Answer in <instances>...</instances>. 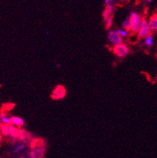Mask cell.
I'll return each instance as SVG.
<instances>
[{
	"label": "cell",
	"mask_w": 157,
	"mask_h": 158,
	"mask_svg": "<svg viewBox=\"0 0 157 158\" xmlns=\"http://www.w3.org/2000/svg\"><path fill=\"white\" fill-rule=\"evenodd\" d=\"M123 28L126 29L127 31H130V28H131V21H130V18L127 17L124 21H123Z\"/></svg>",
	"instance_id": "12"
},
{
	"label": "cell",
	"mask_w": 157,
	"mask_h": 158,
	"mask_svg": "<svg viewBox=\"0 0 157 158\" xmlns=\"http://www.w3.org/2000/svg\"><path fill=\"white\" fill-rule=\"evenodd\" d=\"M117 31H118V33H119V35L123 37V38L128 36V31L126 29H125V28H118V29H117Z\"/></svg>",
	"instance_id": "15"
},
{
	"label": "cell",
	"mask_w": 157,
	"mask_h": 158,
	"mask_svg": "<svg viewBox=\"0 0 157 158\" xmlns=\"http://www.w3.org/2000/svg\"><path fill=\"white\" fill-rule=\"evenodd\" d=\"M147 1H148V2H152V0H147Z\"/></svg>",
	"instance_id": "17"
},
{
	"label": "cell",
	"mask_w": 157,
	"mask_h": 158,
	"mask_svg": "<svg viewBox=\"0 0 157 158\" xmlns=\"http://www.w3.org/2000/svg\"><path fill=\"white\" fill-rule=\"evenodd\" d=\"M2 133L5 136H10L11 138L18 137L19 131L17 130L15 126L12 124H9V125H5L2 127Z\"/></svg>",
	"instance_id": "5"
},
{
	"label": "cell",
	"mask_w": 157,
	"mask_h": 158,
	"mask_svg": "<svg viewBox=\"0 0 157 158\" xmlns=\"http://www.w3.org/2000/svg\"><path fill=\"white\" fill-rule=\"evenodd\" d=\"M149 25L151 31H157V14L152 16V18L149 20Z\"/></svg>",
	"instance_id": "10"
},
{
	"label": "cell",
	"mask_w": 157,
	"mask_h": 158,
	"mask_svg": "<svg viewBox=\"0 0 157 158\" xmlns=\"http://www.w3.org/2000/svg\"><path fill=\"white\" fill-rule=\"evenodd\" d=\"M153 36L150 34L145 38V44L148 47H152L153 46Z\"/></svg>",
	"instance_id": "14"
},
{
	"label": "cell",
	"mask_w": 157,
	"mask_h": 158,
	"mask_svg": "<svg viewBox=\"0 0 157 158\" xmlns=\"http://www.w3.org/2000/svg\"><path fill=\"white\" fill-rule=\"evenodd\" d=\"M150 34L151 29L149 25V22H147L146 20H142L140 28L138 30V35L140 38H145Z\"/></svg>",
	"instance_id": "6"
},
{
	"label": "cell",
	"mask_w": 157,
	"mask_h": 158,
	"mask_svg": "<svg viewBox=\"0 0 157 158\" xmlns=\"http://www.w3.org/2000/svg\"><path fill=\"white\" fill-rule=\"evenodd\" d=\"M24 148H25V144L24 143H21L19 144H17V146L14 147V150H13V153H17L21 152L22 150H24Z\"/></svg>",
	"instance_id": "13"
},
{
	"label": "cell",
	"mask_w": 157,
	"mask_h": 158,
	"mask_svg": "<svg viewBox=\"0 0 157 158\" xmlns=\"http://www.w3.org/2000/svg\"><path fill=\"white\" fill-rule=\"evenodd\" d=\"M117 2V0H105V4L106 6H115V4Z\"/></svg>",
	"instance_id": "16"
},
{
	"label": "cell",
	"mask_w": 157,
	"mask_h": 158,
	"mask_svg": "<svg viewBox=\"0 0 157 158\" xmlns=\"http://www.w3.org/2000/svg\"><path fill=\"white\" fill-rule=\"evenodd\" d=\"M108 40L113 46L118 45L123 43V37L118 33L117 30L110 29L108 33Z\"/></svg>",
	"instance_id": "3"
},
{
	"label": "cell",
	"mask_w": 157,
	"mask_h": 158,
	"mask_svg": "<svg viewBox=\"0 0 157 158\" xmlns=\"http://www.w3.org/2000/svg\"><path fill=\"white\" fill-rule=\"evenodd\" d=\"M44 153H45V148H44V146L35 147L31 149V151L29 155V157L31 158L43 157Z\"/></svg>",
	"instance_id": "8"
},
{
	"label": "cell",
	"mask_w": 157,
	"mask_h": 158,
	"mask_svg": "<svg viewBox=\"0 0 157 158\" xmlns=\"http://www.w3.org/2000/svg\"><path fill=\"white\" fill-rule=\"evenodd\" d=\"M11 124L15 127H22L24 124V120L19 116H12L11 117Z\"/></svg>",
	"instance_id": "9"
},
{
	"label": "cell",
	"mask_w": 157,
	"mask_h": 158,
	"mask_svg": "<svg viewBox=\"0 0 157 158\" xmlns=\"http://www.w3.org/2000/svg\"><path fill=\"white\" fill-rule=\"evenodd\" d=\"M66 96V90L63 86H57L54 88V90L52 92V98L54 100H60V99L64 98Z\"/></svg>",
	"instance_id": "7"
},
{
	"label": "cell",
	"mask_w": 157,
	"mask_h": 158,
	"mask_svg": "<svg viewBox=\"0 0 157 158\" xmlns=\"http://www.w3.org/2000/svg\"><path fill=\"white\" fill-rule=\"evenodd\" d=\"M115 12V6H106L103 12V19L105 28L109 29L112 25V19Z\"/></svg>",
	"instance_id": "2"
},
{
	"label": "cell",
	"mask_w": 157,
	"mask_h": 158,
	"mask_svg": "<svg viewBox=\"0 0 157 158\" xmlns=\"http://www.w3.org/2000/svg\"><path fill=\"white\" fill-rule=\"evenodd\" d=\"M0 122L3 125L11 124V117L6 113H2V114L0 115Z\"/></svg>",
	"instance_id": "11"
},
{
	"label": "cell",
	"mask_w": 157,
	"mask_h": 158,
	"mask_svg": "<svg viewBox=\"0 0 157 158\" xmlns=\"http://www.w3.org/2000/svg\"><path fill=\"white\" fill-rule=\"evenodd\" d=\"M113 53L118 57H124L129 54V47L126 44H123L122 43V44L114 46Z\"/></svg>",
	"instance_id": "4"
},
{
	"label": "cell",
	"mask_w": 157,
	"mask_h": 158,
	"mask_svg": "<svg viewBox=\"0 0 157 158\" xmlns=\"http://www.w3.org/2000/svg\"><path fill=\"white\" fill-rule=\"evenodd\" d=\"M130 21H131L130 31L133 34H136V33L138 32V30L140 28L141 23H142V17L138 13L134 12V11H131L130 13Z\"/></svg>",
	"instance_id": "1"
}]
</instances>
